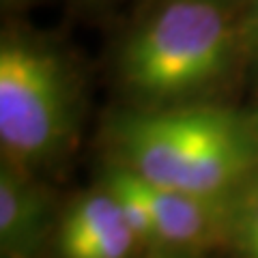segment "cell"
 Wrapping results in <instances>:
<instances>
[{
    "mask_svg": "<svg viewBox=\"0 0 258 258\" xmlns=\"http://www.w3.org/2000/svg\"><path fill=\"white\" fill-rule=\"evenodd\" d=\"M116 166L155 187L230 198L258 172V129L228 108H144L112 127Z\"/></svg>",
    "mask_w": 258,
    "mask_h": 258,
    "instance_id": "1",
    "label": "cell"
},
{
    "mask_svg": "<svg viewBox=\"0 0 258 258\" xmlns=\"http://www.w3.org/2000/svg\"><path fill=\"white\" fill-rule=\"evenodd\" d=\"M241 39L224 0H168L123 45L120 80L144 108L196 103L226 78Z\"/></svg>",
    "mask_w": 258,
    "mask_h": 258,
    "instance_id": "2",
    "label": "cell"
},
{
    "mask_svg": "<svg viewBox=\"0 0 258 258\" xmlns=\"http://www.w3.org/2000/svg\"><path fill=\"white\" fill-rule=\"evenodd\" d=\"M74 118V82L60 56L26 39H5L0 47L5 164L28 172L54 161L67 149Z\"/></svg>",
    "mask_w": 258,
    "mask_h": 258,
    "instance_id": "3",
    "label": "cell"
},
{
    "mask_svg": "<svg viewBox=\"0 0 258 258\" xmlns=\"http://www.w3.org/2000/svg\"><path fill=\"white\" fill-rule=\"evenodd\" d=\"M134 176V174H132ZM151 209L157 245L200 249L230 237V198L196 196L155 187L134 176Z\"/></svg>",
    "mask_w": 258,
    "mask_h": 258,
    "instance_id": "4",
    "label": "cell"
},
{
    "mask_svg": "<svg viewBox=\"0 0 258 258\" xmlns=\"http://www.w3.org/2000/svg\"><path fill=\"white\" fill-rule=\"evenodd\" d=\"M138 243L106 185L74 200L58 228L60 258H129Z\"/></svg>",
    "mask_w": 258,
    "mask_h": 258,
    "instance_id": "5",
    "label": "cell"
},
{
    "mask_svg": "<svg viewBox=\"0 0 258 258\" xmlns=\"http://www.w3.org/2000/svg\"><path fill=\"white\" fill-rule=\"evenodd\" d=\"M50 224V203L28 172L3 161L0 168V245L9 256H30Z\"/></svg>",
    "mask_w": 258,
    "mask_h": 258,
    "instance_id": "6",
    "label": "cell"
},
{
    "mask_svg": "<svg viewBox=\"0 0 258 258\" xmlns=\"http://www.w3.org/2000/svg\"><path fill=\"white\" fill-rule=\"evenodd\" d=\"M230 239L245 258H258V172L230 198Z\"/></svg>",
    "mask_w": 258,
    "mask_h": 258,
    "instance_id": "7",
    "label": "cell"
},
{
    "mask_svg": "<svg viewBox=\"0 0 258 258\" xmlns=\"http://www.w3.org/2000/svg\"><path fill=\"white\" fill-rule=\"evenodd\" d=\"M241 30H243L245 41H249L258 50V0H247V13Z\"/></svg>",
    "mask_w": 258,
    "mask_h": 258,
    "instance_id": "8",
    "label": "cell"
},
{
    "mask_svg": "<svg viewBox=\"0 0 258 258\" xmlns=\"http://www.w3.org/2000/svg\"><path fill=\"white\" fill-rule=\"evenodd\" d=\"M5 3H18V0H5Z\"/></svg>",
    "mask_w": 258,
    "mask_h": 258,
    "instance_id": "9",
    "label": "cell"
},
{
    "mask_svg": "<svg viewBox=\"0 0 258 258\" xmlns=\"http://www.w3.org/2000/svg\"><path fill=\"white\" fill-rule=\"evenodd\" d=\"M256 129H258V118H256Z\"/></svg>",
    "mask_w": 258,
    "mask_h": 258,
    "instance_id": "10",
    "label": "cell"
}]
</instances>
